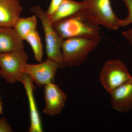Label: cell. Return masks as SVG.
Here are the masks:
<instances>
[{
  "mask_svg": "<svg viewBox=\"0 0 132 132\" xmlns=\"http://www.w3.org/2000/svg\"><path fill=\"white\" fill-rule=\"evenodd\" d=\"M83 2L86 12L97 24L113 30L121 27V20L114 13L110 0H84Z\"/></svg>",
  "mask_w": 132,
  "mask_h": 132,
  "instance_id": "cell-5",
  "label": "cell"
},
{
  "mask_svg": "<svg viewBox=\"0 0 132 132\" xmlns=\"http://www.w3.org/2000/svg\"><path fill=\"white\" fill-rule=\"evenodd\" d=\"M85 7L83 2H79L73 0H63L56 11L49 16L50 19L53 24L72 16Z\"/></svg>",
  "mask_w": 132,
  "mask_h": 132,
  "instance_id": "cell-13",
  "label": "cell"
},
{
  "mask_svg": "<svg viewBox=\"0 0 132 132\" xmlns=\"http://www.w3.org/2000/svg\"><path fill=\"white\" fill-rule=\"evenodd\" d=\"M128 10V15L126 19L121 20V27H126L132 23V0H123Z\"/></svg>",
  "mask_w": 132,
  "mask_h": 132,
  "instance_id": "cell-16",
  "label": "cell"
},
{
  "mask_svg": "<svg viewBox=\"0 0 132 132\" xmlns=\"http://www.w3.org/2000/svg\"><path fill=\"white\" fill-rule=\"evenodd\" d=\"M20 82L25 88L28 99L30 113V126L29 132H42L43 131L40 116L36 103L34 92L35 89L34 82L31 77L25 73Z\"/></svg>",
  "mask_w": 132,
  "mask_h": 132,
  "instance_id": "cell-9",
  "label": "cell"
},
{
  "mask_svg": "<svg viewBox=\"0 0 132 132\" xmlns=\"http://www.w3.org/2000/svg\"><path fill=\"white\" fill-rule=\"evenodd\" d=\"M22 10L19 0H0V27H13Z\"/></svg>",
  "mask_w": 132,
  "mask_h": 132,
  "instance_id": "cell-11",
  "label": "cell"
},
{
  "mask_svg": "<svg viewBox=\"0 0 132 132\" xmlns=\"http://www.w3.org/2000/svg\"><path fill=\"white\" fill-rule=\"evenodd\" d=\"M37 19V16L35 14L27 18L19 17L15 22L13 28L16 34L24 40L27 35L36 30Z\"/></svg>",
  "mask_w": 132,
  "mask_h": 132,
  "instance_id": "cell-14",
  "label": "cell"
},
{
  "mask_svg": "<svg viewBox=\"0 0 132 132\" xmlns=\"http://www.w3.org/2000/svg\"><path fill=\"white\" fill-rule=\"evenodd\" d=\"M63 1V0H51L47 11H46L48 16H51L54 13Z\"/></svg>",
  "mask_w": 132,
  "mask_h": 132,
  "instance_id": "cell-17",
  "label": "cell"
},
{
  "mask_svg": "<svg viewBox=\"0 0 132 132\" xmlns=\"http://www.w3.org/2000/svg\"><path fill=\"white\" fill-rule=\"evenodd\" d=\"M122 34L128 41L132 46V29L124 31Z\"/></svg>",
  "mask_w": 132,
  "mask_h": 132,
  "instance_id": "cell-19",
  "label": "cell"
},
{
  "mask_svg": "<svg viewBox=\"0 0 132 132\" xmlns=\"http://www.w3.org/2000/svg\"><path fill=\"white\" fill-rule=\"evenodd\" d=\"M28 60L24 49L0 54V76L9 84L20 82Z\"/></svg>",
  "mask_w": 132,
  "mask_h": 132,
  "instance_id": "cell-4",
  "label": "cell"
},
{
  "mask_svg": "<svg viewBox=\"0 0 132 132\" xmlns=\"http://www.w3.org/2000/svg\"><path fill=\"white\" fill-rule=\"evenodd\" d=\"M52 25L64 40L75 38L101 40L99 25L89 16L85 9Z\"/></svg>",
  "mask_w": 132,
  "mask_h": 132,
  "instance_id": "cell-1",
  "label": "cell"
},
{
  "mask_svg": "<svg viewBox=\"0 0 132 132\" xmlns=\"http://www.w3.org/2000/svg\"><path fill=\"white\" fill-rule=\"evenodd\" d=\"M101 40L84 38L64 40L61 52L64 67L80 66L85 62L88 54L98 46Z\"/></svg>",
  "mask_w": 132,
  "mask_h": 132,
  "instance_id": "cell-2",
  "label": "cell"
},
{
  "mask_svg": "<svg viewBox=\"0 0 132 132\" xmlns=\"http://www.w3.org/2000/svg\"><path fill=\"white\" fill-rule=\"evenodd\" d=\"M13 131L10 125L7 122L5 117L0 118V132Z\"/></svg>",
  "mask_w": 132,
  "mask_h": 132,
  "instance_id": "cell-18",
  "label": "cell"
},
{
  "mask_svg": "<svg viewBox=\"0 0 132 132\" xmlns=\"http://www.w3.org/2000/svg\"><path fill=\"white\" fill-rule=\"evenodd\" d=\"M44 92L46 105L43 113L50 116L60 113L65 106L67 95L54 83L44 86Z\"/></svg>",
  "mask_w": 132,
  "mask_h": 132,
  "instance_id": "cell-8",
  "label": "cell"
},
{
  "mask_svg": "<svg viewBox=\"0 0 132 132\" xmlns=\"http://www.w3.org/2000/svg\"><path fill=\"white\" fill-rule=\"evenodd\" d=\"M23 41L13 27H0V54L24 49Z\"/></svg>",
  "mask_w": 132,
  "mask_h": 132,
  "instance_id": "cell-12",
  "label": "cell"
},
{
  "mask_svg": "<svg viewBox=\"0 0 132 132\" xmlns=\"http://www.w3.org/2000/svg\"><path fill=\"white\" fill-rule=\"evenodd\" d=\"M29 11L35 15L41 22L45 35L46 52L47 59L58 62L61 68H63L64 67L61 46L64 39L55 30L46 11H44L38 5L31 7Z\"/></svg>",
  "mask_w": 132,
  "mask_h": 132,
  "instance_id": "cell-3",
  "label": "cell"
},
{
  "mask_svg": "<svg viewBox=\"0 0 132 132\" xmlns=\"http://www.w3.org/2000/svg\"><path fill=\"white\" fill-rule=\"evenodd\" d=\"M61 68L58 62L47 59L45 61L39 64L25 65L24 73L28 75L34 83L39 87L54 83L55 76L57 70Z\"/></svg>",
  "mask_w": 132,
  "mask_h": 132,
  "instance_id": "cell-7",
  "label": "cell"
},
{
  "mask_svg": "<svg viewBox=\"0 0 132 132\" xmlns=\"http://www.w3.org/2000/svg\"><path fill=\"white\" fill-rule=\"evenodd\" d=\"M24 40L26 41L31 46L36 60L41 62L43 55V48L41 39L38 31L36 30L31 32L26 36Z\"/></svg>",
  "mask_w": 132,
  "mask_h": 132,
  "instance_id": "cell-15",
  "label": "cell"
},
{
  "mask_svg": "<svg viewBox=\"0 0 132 132\" xmlns=\"http://www.w3.org/2000/svg\"><path fill=\"white\" fill-rule=\"evenodd\" d=\"M112 108L120 112L132 110V78L110 93Z\"/></svg>",
  "mask_w": 132,
  "mask_h": 132,
  "instance_id": "cell-10",
  "label": "cell"
},
{
  "mask_svg": "<svg viewBox=\"0 0 132 132\" xmlns=\"http://www.w3.org/2000/svg\"><path fill=\"white\" fill-rule=\"evenodd\" d=\"M132 78L127 66L118 59L107 61L100 74L101 83L109 93Z\"/></svg>",
  "mask_w": 132,
  "mask_h": 132,
  "instance_id": "cell-6",
  "label": "cell"
},
{
  "mask_svg": "<svg viewBox=\"0 0 132 132\" xmlns=\"http://www.w3.org/2000/svg\"><path fill=\"white\" fill-rule=\"evenodd\" d=\"M3 112V107L2 103L1 102L0 99V114L2 113Z\"/></svg>",
  "mask_w": 132,
  "mask_h": 132,
  "instance_id": "cell-20",
  "label": "cell"
}]
</instances>
